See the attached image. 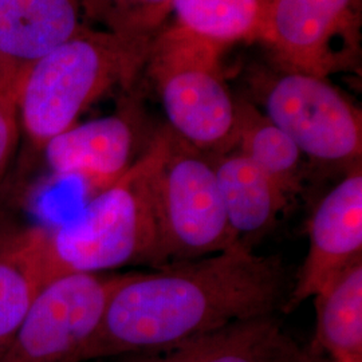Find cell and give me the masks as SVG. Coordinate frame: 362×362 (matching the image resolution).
<instances>
[{
    "label": "cell",
    "mask_w": 362,
    "mask_h": 362,
    "mask_svg": "<svg viewBox=\"0 0 362 362\" xmlns=\"http://www.w3.org/2000/svg\"><path fill=\"white\" fill-rule=\"evenodd\" d=\"M309 250L299 269L285 311L314 298L353 263L362 260L361 164L321 199L309 221Z\"/></svg>",
    "instance_id": "30bf717a"
},
{
    "label": "cell",
    "mask_w": 362,
    "mask_h": 362,
    "mask_svg": "<svg viewBox=\"0 0 362 362\" xmlns=\"http://www.w3.org/2000/svg\"><path fill=\"white\" fill-rule=\"evenodd\" d=\"M216 172L226 216L236 240L250 248V242L269 233L287 207L285 191L236 151L209 156Z\"/></svg>",
    "instance_id": "4fadbf2b"
},
{
    "label": "cell",
    "mask_w": 362,
    "mask_h": 362,
    "mask_svg": "<svg viewBox=\"0 0 362 362\" xmlns=\"http://www.w3.org/2000/svg\"><path fill=\"white\" fill-rule=\"evenodd\" d=\"M233 151L258 165L290 199L302 189V152L284 130L247 101L236 103Z\"/></svg>",
    "instance_id": "2e32d148"
},
{
    "label": "cell",
    "mask_w": 362,
    "mask_h": 362,
    "mask_svg": "<svg viewBox=\"0 0 362 362\" xmlns=\"http://www.w3.org/2000/svg\"><path fill=\"white\" fill-rule=\"evenodd\" d=\"M263 113L314 161L361 164V110L327 78L284 71L260 89Z\"/></svg>",
    "instance_id": "52a82bcc"
},
{
    "label": "cell",
    "mask_w": 362,
    "mask_h": 362,
    "mask_svg": "<svg viewBox=\"0 0 362 362\" xmlns=\"http://www.w3.org/2000/svg\"><path fill=\"white\" fill-rule=\"evenodd\" d=\"M155 196L164 266L242 246L228 224L209 156L167 128L155 133Z\"/></svg>",
    "instance_id": "5b68a950"
},
{
    "label": "cell",
    "mask_w": 362,
    "mask_h": 362,
    "mask_svg": "<svg viewBox=\"0 0 362 362\" xmlns=\"http://www.w3.org/2000/svg\"><path fill=\"white\" fill-rule=\"evenodd\" d=\"M127 274H76L45 286L0 362H82Z\"/></svg>",
    "instance_id": "ba28073f"
},
{
    "label": "cell",
    "mask_w": 362,
    "mask_h": 362,
    "mask_svg": "<svg viewBox=\"0 0 362 362\" xmlns=\"http://www.w3.org/2000/svg\"><path fill=\"white\" fill-rule=\"evenodd\" d=\"M266 7L267 0H172L177 26L221 47L258 40Z\"/></svg>",
    "instance_id": "e0dca14e"
},
{
    "label": "cell",
    "mask_w": 362,
    "mask_h": 362,
    "mask_svg": "<svg viewBox=\"0 0 362 362\" xmlns=\"http://www.w3.org/2000/svg\"><path fill=\"white\" fill-rule=\"evenodd\" d=\"M311 358H313V362H362V358H337V360L327 358V360H322L321 357H313V356H311Z\"/></svg>",
    "instance_id": "ffe728a7"
},
{
    "label": "cell",
    "mask_w": 362,
    "mask_h": 362,
    "mask_svg": "<svg viewBox=\"0 0 362 362\" xmlns=\"http://www.w3.org/2000/svg\"><path fill=\"white\" fill-rule=\"evenodd\" d=\"M362 0H267L258 40L284 71L327 78L356 69Z\"/></svg>",
    "instance_id": "8992f818"
},
{
    "label": "cell",
    "mask_w": 362,
    "mask_h": 362,
    "mask_svg": "<svg viewBox=\"0 0 362 362\" xmlns=\"http://www.w3.org/2000/svg\"><path fill=\"white\" fill-rule=\"evenodd\" d=\"M311 356L362 358V260L353 263L314 297Z\"/></svg>",
    "instance_id": "5bb4252c"
},
{
    "label": "cell",
    "mask_w": 362,
    "mask_h": 362,
    "mask_svg": "<svg viewBox=\"0 0 362 362\" xmlns=\"http://www.w3.org/2000/svg\"><path fill=\"white\" fill-rule=\"evenodd\" d=\"M153 272H127L82 362L146 354L226 325L274 314L286 302L281 260L245 246Z\"/></svg>",
    "instance_id": "6da1fadb"
},
{
    "label": "cell",
    "mask_w": 362,
    "mask_h": 362,
    "mask_svg": "<svg viewBox=\"0 0 362 362\" xmlns=\"http://www.w3.org/2000/svg\"><path fill=\"white\" fill-rule=\"evenodd\" d=\"M86 27L82 0H0V95L16 100L35 64Z\"/></svg>",
    "instance_id": "8fae6325"
},
{
    "label": "cell",
    "mask_w": 362,
    "mask_h": 362,
    "mask_svg": "<svg viewBox=\"0 0 362 362\" xmlns=\"http://www.w3.org/2000/svg\"><path fill=\"white\" fill-rule=\"evenodd\" d=\"M152 42L86 27L43 57L16 95L21 132L30 149L40 153L107 91L130 89L145 67Z\"/></svg>",
    "instance_id": "3957f363"
},
{
    "label": "cell",
    "mask_w": 362,
    "mask_h": 362,
    "mask_svg": "<svg viewBox=\"0 0 362 362\" xmlns=\"http://www.w3.org/2000/svg\"><path fill=\"white\" fill-rule=\"evenodd\" d=\"M139 117L136 105L124 104L52 137L40 151L52 177L79 181L90 196L115 184L143 155Z\"/></svg>",
    "instance_id": "9c48e42d"
},
{
    "label": "cell",
    "mask_w": 362,
    "mask_h": 362,
    "mask_svg": "<svg viewBox=\"0 0 362 362\" xmlns=\"http://www.w3.org/2000/svg\"><path fill=\"white\" fill-rule=\"evenodd\" d=\"M86 21L101 30L152 42L172 13V0H82Z\"/></svg>",
    "instance_id": "ac0fdd59"
},
{
    "label": "cell",
    "mask_w": 362,
    "mask_h": 362,
    "mask_svg": "<svg viewBox=\"0 0 362 362\" xmlns=\"http://www.w3.org/2000/svg\"><path fill=\"white\" fill-rule=\"evenodd\" d=\"M305 351L274 314L226 325L169 349L137 354L134 362H298Z\"/></svg>",
    "instance_id": "7c38bea8"
},
{
    "label": "cell",
    "mask_w": 362,
    "mask_h": 362,
    "mask_svg": "<svg viewBox=\"0 0 362 362\" xmlns=\"http://www.w3.org/2000/svg\"><path fill=\"white\" fill-rule=\"evenodd\" d=\"M155 134L141 157L115 184L89 197L76 216L35 226L43 286L76 274H101L134 264L164 267L157 220Z\"/></svg>",
    "instance_id": "7a4b0ae2"
},
{
    "label": "cell",
    "mask_w": 362,
    "mask_h": 362,
    "mask_svg": "<svg viewBox=\"0 0 362 362\" xmlns=\"http://www.w3.org/2000/svg\"><path fill=\"white\" fill-rule=\"evenodd\" d=\"M21 124L16 100L0 95V188L8 176L21 143Z\"/></svg>",
    "instance_id": "d6986e66"
},
{
    "label": "cell",
    "mask_w": 362,
    "mask_h": 362,
    "mask_svg": "<svg viewBox=\"0 0 362 362\" xmlns=\"http://www.w3.org/2000/svg\"><path fill=\"white\" fill-rule=\"evenodd\" d=\"M223 50L173 25L156 35L144 67L169 129L208 156L231 152L235 141L236 101L223 76Z\"/></svg>",
    "instance_id": "277c9868"
},
{
    "label": "cell",
    "mask_w": 362,
    "mask_h": 362,
    "mask_svg": "<svg viewBox=\"0 0 362 362\" xmlns=\"http://www.w3.org/2000/svg\"><path fill=\"white\" fill-rule=\"evenodd\" d=\"M43 287L35 227L7 231L0 238V356Z\"/></svg>",
    "instance_id": "9a60e30c"
},
{
    "label": "cell",
    "mask_w": 362,
    "mask_h": 362,
    "mask_svg": "<svg viewBox=\"0 0 362 362\" xmlns=\"http://www.w3.org/2000/svg\"><path fill=\"white\" fill-rule=\"evenodd\" d=\"M298 362H313V358H311L310 354H308V353H306V354H305V357H303L300 361Z\"/></svg>",
    "instance_id": "44dd1931"
},
{
    "label": "cell",
    "mask_w": 362,
    "mask_h": 362,
    "mask_svg": "<svg viewBox=\"0 0 362 362\" xmlns=\"http://www.w3.org/2000/svg\"><path fill=\"white\" fill-rule=\"evenodd\" d=\"M7 231H8V230H4V228H1V227H0V238H1L4 233H7Z\"/></svg>",
    "instance_id": "7402d4cb"
}]
</instances>
